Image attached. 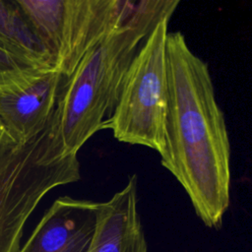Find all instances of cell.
Returning <instances> with one entry per match:
<instances>
[{
	"mask_svg": "<svg viewBox=\"0 0 252 252\" xmlns=\"http://www.w3.org/2000/svg\"><path fill=\"white\" fill-rule=\"evenodd\" d=\"M168 99L161 165L187 193L196 215L219 227L230 199V145L207 63L184 35L166 37Z\"/></svg>",
	"mask_w": 252,
	"mask_h": 252,
	"instance_id": "6da1fadb",
	"label": "cell"
},
{
	"mask_svg": "<svg viewBox=\"0 0 252 252\" xmlns=\"http://www.w3.org/2000/svg\"><path fill=\"white\" fill-rule=\"evenodd\" d=\"M179 1H135L126 19L104 35L83 57L62 83L53 123L64 155L81 148L110 118L127 70L141 45L164 18H170Z\"/></svg>",
	"mask_w": 252,
	"mask_h": 252,
	"instance_id": "7a4b0ae2",
	"label": "cell"
},
{
	"mask_svg": "<svg viewBox=\"0 0 252 252\" xmlns=\"http://www.w3.org/2000/svg\"><path fill=\"white\" fill-rule=\"evenodd\" d=\"M81 178L78 156H64L49 128L0 159V252H19L25 225L51 190Z\"/></svg>",
	"mask_w": 252,
	"mask_h": 252,
	"instance_id": "3957f363",
	"label": "cell"
},
{
	"mask_svg": "<svg viewBox=\"0 0 252 252\" xmlns=\"http://www.w3.org/2000/svg\"><path fill=\"white\" fill-rule=\"evenodd\" d=\"M169 19L156 25L134 56L113 113L103 127L119 142L150 148L159 156L165 146Z\"/></svg>",
	"mask_w": 252,
	"mask_h": 252,
	"instance_id": "277c9868",
	"label": "cell"
},
{
	"mask_svg": "<svg viewBox=\"0 0 252 252\" xmlns=\"http://www.w3.org/2000/svg\"><path fill=\"white\" fill-rule=\"evenodd\" d=\"M48 49L53 68L69 77L86 53L118 27L135 1L16 0Z\"/></svg>",
	"mask_w": 252,
	"mask_h": 252,
	"instance_id": "5b68a950",
	"label": "cell"
},
{
	"mask_svg": "<svg viewBox=\"0 0 252 252\" xmlns=\"http://www.w3.org/2000/svg\"><path fill=\"white\" fill-rule=\"evenodd\" d=\"M98 204L59 197L19 252H88L95 231Z\"/></svg>",
	"mask_w": 252,
	"mask_h": 252,
	"instance_id": "8992f818",
	"label": "cell"
},
{
	"mask_svg": "<svg viewBox=\"0 0 252 252\" xmlns=\"http://www.w3.org/2000/svg\"><path fill=\"white\" fill-rule=\"evenodd\" d=\"M63 81L59 72L50 69L27 88L0 94V119L16 145L33 140L47 127Z\"/></svg>",
	"mask_w": 252,
	"mask_h": 252,
	"instance_id": "52a82bcc",
	"label": "cell"
},
{
	"mask_svg": "<svg viewBox=\"0 0 252 252\" xmlns=\"http://www.w3.org/2000/svg\"><path fill=\"white\" fill-rule=\"evenodd\" d=\"M138 179L129 176L125 187L99 203L96 226L88 252H148L138 213Z\"/></svg>",
	"mask_w": 252,
	"mask_h": 252,
	"instance_id": "ba28073f",
	"label": "cell"
},
{
	"mask_svg": "<svg viewBox=\"0 0 252 252\" xmlns=\"http://www.w3.org/2000/svg\"><path fill=\"white\" fill-rule=\"evenodd\" d=\"M0 47L28 67L54 69L48 49L16 0H0Z\"/></svg>",
	"mask_w": 252,
	"mask_h": 252,
	"instance_id": "9c48e42d",
	"label": "cell"
},
{
	"mask_svg": "<svg viewBox=\"0 0 252 252\" xmlns=\"http://www.w3.org/2000/svg\"><path fill=\"white\" fill-rule=\"evenodd\" d=\"M45 71L26 66L0 47V94L27 88Z\"/></svg>",
	"mask_w": 252,
	"mask_h": 252,
	"instance_id": "30bf717a",
	"label": "cell"
},
{
	"mask_svg": "<svg viewBox=\"0 0 252 252\" xmlns=\"http://www.w3.org/2000/svg\"><path fill=\"white\" fill-rule=\"evenodd\" d=\"M15 142L8 134L3 122L0 119V159L1 158L6 155L14 146Z\"/></svg>",
	"mask_w": 252,
	"mask_h": 252,
	"instance_id": "8fae6325",
	"label": "cell"
}]
</instances>
